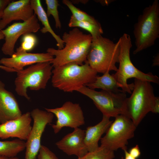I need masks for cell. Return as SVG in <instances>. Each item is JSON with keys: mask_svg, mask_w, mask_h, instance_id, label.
<instances>
[{"mask_svg": "<svg viewBox=\"0 0 159 159\" xmlns=\"http://www.w3.org/2000/svg\"><path fill=\"white\" fill-rule=\"evenodd\" d=\"M62 39L64 44L63 48H49L47 50V52L54 57L49 62L52 67L72 62L83 64L87 60L92 42L91 35L84 34L75 27L68 32H64Z\"/></svg>", "mask_w": 159, "mask_h": 159, "instance_id": "obj_1", "label": "cell"}, {"mask_svg": "<svg viewBox=\"0 0 159 159\" xmlns=\"http://www.w3.org/2000/svg\"><path fill=\"white\" fill-rule=\"evenodd\" d=\"M150 83L135 79L132 92L125 100L123 115L137 127L149 112H159V98L155 96Z\"/></svg>", "mask_w": 159, "mask_h": 159, "instance_id": "obj_2", "label": "cell"}, {"mask_svg": "<svg viewBox=\"0 0 159 159\" xmlns=\"http://www.w3.org/2000/svg\"><path fill=\"white\" fill-rule=\"evenodd\" d=\"M51 82L53 86L65 92L77 91L94 81L97 72L87 61L82 65L69 63L54 67Z\"/></svg>", "mask_w": 159, "mask_h": 159, "instance_id": "obj_3", "label": "cell"}, {"mask_svg": "<svg viewBox=\"0 0 159 159\" xmlns=\"http://www.w3.org/2000/svg\"><path fill=\"white\" fill-rule=\"evenodd\" d=\"M119 39V67L115 73L114 74L119 88L125 93L131 94L133 90L134 84H128L127 80L132 78L159 84V79L157 76L150 72L144 73L136 68L132 62L130 57V51L132 45L130 36L128 34L124 33Z\"/></svg>", "mask_w": 159, "mask_h": 159, "instance_id": "obj_4", "label": "cell"}, {"mask_svg": "<svg viewBox=\"0 0 159 159\" xmlns=\"http://www.w3.org/2000/svg\"><path fill=\"white\" fill-rule=\"evenodd\" d=\"M120 51L119 39L115 43L100 35L92 38L86 61L97 73L116 72V64L119 62Z\"/></svg>", "mask_w": 159, "mask_h": 159, "instance_id": "obj_5", "label": "cell"}, {"mask_svg": "<svg viewBox=\"0 0 159 159\" xmlns=\"http://www.w3.org/2000/svg\"><path fill=\"white\" fill-rule=\"evenodd\" d=\"M133 34L136 54L153 45L159 37V3L155 0L145 8L134 25Z\"/></svg>", "mask_w": 159, "mask_h": 159, "instance_id": "obj_6", "label": "cell"}, {"mask_svg": "<svg viewBox=\"0 0 159 159\" xmlns=\"http://www.w3.org/2000/svg\"><path fill=\"white\" fill-rule=\"evenodd\" d=\"M52 67L49 62H39L17 72L14 81L17 94L29 100L28 88L36 91L44 89L52 77Z\"/></svg>", "mask_w": 159, "mask_h": 159, "instance_id": "obj_7", "label": "cell"}, {"mask_svg": "<svg viewBox=\"0 0 159 159\" xmlns=\"http://www.w3.org/2000/svg\"><path fill=\"white\" fill-rule=\"evenodd\" d=\"M137 127L126 115H118L100 139V146L114 152L119 149H127L128 141L134 136Z\"/></svg>", "mask_w": 159, "mask_h": 159, "instance_id": "obj_8", "label": "cell"}, {"mask_svg": "<svg viewBox=\"0 0 159 159\" xmlns=\"http://www.w3.org/2000/svg\"><path fill=\"white\" fill-rule=\"evenodd\" d=\"M77 92L92 100L103 115L115 117L124 114L127 97L125 93L123 91L115 92L103 90L97 91L83 86Z\"/></svg>", "mask_w": 159, "mask_h": 159, "instance_id": "obj_9", "label": "cell"}, {"mask_svg": "<svg viewBox=\"0 0 159 159\" xmlns=\"http://www.w3.org/2000/svg\"><path fill=\"white\" fill-rule=\"evenodd\" d=\"M30 114L33 122L26 142L25 159H37L42 135L47 125L52 122L54 115L37 108L33 109Z\"/></svg>", "mask_w": 159, "mask_h": 159, "instance_id": "obj_10", "label": "cell"}, {"mask_svg": "<svg viewBox=\"0 0 159 159\" xmlns=\"http://www.w3.org/2000/svg\"><path fill=\"white\" fill-rule=\"evenodd\" d=\"M45 109L56 117L57 120L55 124L51 125L55 134L59 132L64 127L74 129L85 124L83 112L78 103L68 101L60 107Z\"/></svg>", "mask_w": 159, "mask_h": 159, "instance_id": "obj_11", "label": "cell"}, {"mask_svg": "<svg viewBox=\"0 0 159 159\" xmlns=\"http://www.w3.org/2000/svg\"><path fill=\"white\" fill-rule=\"evenodd\" d=\"M38 20L34 14L26 21L15 23L2 30L5 39V42L1 48L3 53L11 56L15 52L14 48L16 43L21 36L37 32L40 28Z\"/></svg>", "mask_w": 159, "mask_h": 159, "instance_id": "obj_12", "label": "cell"}, {"mask_svg": "<svg viewBox=\"0 0 159 159\" xmlns=\"http://www.w3.org/2000/svg\"><path fill=\"white\" fill-rule=\"evenodd\" d=\"M54 57L47 52L43 53H28L19 47L10 58L3 57L0 59V64L7 67L14 69L17 72L28 65L39 62H50Z\"/></svg>", "mask_w": 159, "mask_h": 159, "instance_id": "obj_13", "label": "cell"}, {"mask_svg": "<svg viewBox=\"0 0 159 159\" xmlns=\"http://www.w3.org/2000/svg\"><path fill=\"white\" fill-rule=\"evenodd\" d=\"M32 118L27 112L16 119L0 124V138H16L26 140L31 130Z\"/></svg>", "mask_w": 159, "mask_h": 159, "instance_id": "obj_14", "label": "cell"}, {"mask_svg": "<svg viewBox=\"0 0 159 159\" xmlns=\"http://www.w3.org/2000/svg\"><path fill=\"white\" fill-rule=\"evenodd\" d=\"M34 14L30 0L12 1L5 9L0 20V30H3L13 21H26Z\"/></svg>", "mask_w": 159, "mask_h": 159, "instance_id": "obj_15", "label": "cell"}, {"mask_svg": "<svg viewBox=\"0 0 159 159\" xmlns=\"http://www.w3.org/2000/svg\"><path fill=\"white\" fill-rule=\"evenodd\" d=\"M85 130L79 127L67 134L55 143L57 147L69 155H75L81 157L88 151L85 145Z\"/></svg>", "mask_w": 159, "mask_h": 159, "instance_id": "obj_16", "label": "cell"}, {"mask_svg": "<svg viewBox=\"0 0 159 159\" xmlns=\"http://www.w3.org/2000/svg\"><path fill=\"white\" fill-rule=\"evenodd\" d=\"M22 114L15 97L5 89L4 84L0 81V123L16 119Z\"/></svg>", "mask_w": 159, "mask_h": 159, "instance_id": "obj_17", "label": "cell"}, {"mask_svg": "<svg viewBox=\"0 0 159 159\" xmlns=\"http://www.w3.org/2000/svg\"><path fill=\"white\" fill-rule=\"evenodd\" d=\"M110 118L103 115L101 121L97 124L88 126L85 130L84 142L88 152L96 150L99 147L98 142L105 133L112 122Z\"/></svg>", "mask_w": 159, "mask_h": 159, "instance_id": "obj_18", "label": "cell"}, {"mask_svg": "<svg viewBox=\"0 0 159 159\" xmlns=\"http://www.w3.org/2000/svg\"><path fill=\"white\" fill-rule=\"evenodd\" d=\"M31 5L37 19L42 23L43 27L40 30L42 33H49L56 41L58 49L63 48L64 44L62 38L57 34L52 28L46 12L42 5L40 0H30Z\"/></svg>", "mask_w": 159, "mask_h": 159, "instance_id": "obj_19", "label": "cell"}, {"mask_svg": "<svg viewBox=\"0 0 159 159\" xmlns=\"http://www.w3.org/2000/svg\"><path fill=\"white\" fill-rule=\"evenodd\" d=\"M85 86L93 90L100 89L115 92L122 91L119 89V87L114 74H110L109 72L104 73L100 76H97L94 82Z\"/></svg>", "mask_w": 159, "mask_h": 159, "instance_id": "obj_20", "label": "cell"}, {"mask_svg": "<svg viewBox=\"0 0 159 159\" xmlns=\"http://www.w3.org/2000/svg\"><path fill=\"white\" fill-rule=\"evenodd\" d=\"M26 142L17 139L10 141L0 140V155L8 157H16L25 149Z\"/></svg>", "mask_w": 159, "mask_h": 159, "instance_id": "obj_21", "label": "cell"}, {"mask_svg": "<svg viewBox=\"0 0 159 159\" xmlns=\"http://www.w3.org/2000/svg\"><path fill=\"white\" fill-rule=\"evenodd\" d=\"M68 25L70 27H79L82 28L90 33L92 38H95L101 35L103 31L100 23L94 24L86 21H78L72 16Z\"/></svg>", "mask_w": 159, "mask_h": 159, "instance_id": "obj_22", "label": "cell"}, {"mask_svg": "<svg viewBox=\"0 0 159 159\" xmlns=\"http://www.w3.org/2000/svg\"><path fill=\"white\" fill-rule=\"evenodd\" d=\"M62 2L68 7L72 13V16L77 20L88 21L95 24L100 23L93 17L75 7L71 1L63 0Z\"/></svg>", "mask_w": 159, "mask_h": 159, "instance_id": "obj_23", "label": "cell"}, {"mask_svg": "<svg viewBox=\"0 0 159 159\" xmlns=\"http://www.w3.org/2000/svg\"><path fill=\"white\" fill-rule=\"evenodd\" d=\"M115 157L114 151L102 146L96 150L88 152L83 156L77 159H112Z\"/></svg>", "mask_w": 159, "mask_h": 159, "instance_id": "obj_24", "label": "cell"}, {"mask_svg": "<svg viewBox=\"0 0 159 159\" xmlns=\"http://www.w3.org/2000/svg\"><path fill=\"white\" fill-rule=\"evenodd\" d=\"M45 3L47 6L46 13L47 16L49 17L52 15L55 21L56 27L60 29L61 24L58 10V7L59 5L58 1L57 0H46Z\"/></svg>", "mask_w": 159, "mask_h": 159, "instance_id": "obj_25", "label": "cell"}, {"mask_svg": "<svg viewBox=\"0 0 159 159\" xmlns=\"http://www.w3.org/2000/svg\"><path fill=\"white\" fill-rule=\"evenodd\" d=\"M37 42V39L35 35L32 33L27 34L23 35L19 47L27 52L32 50L36 45Z\"/></svg>", "mask_w": 159, "mask_h": 159, "instance_id": "obj_26", "label": "cell"}, {"mask_svg": "<svg viewBox=\"0 0 159 159\" xmlns=\"http://www.w3.org/2000/svg\"><path fill=\"white\" fill-rule=\"evenodd\" d=\"M37 159H59L55 154L47 147L41 145Z\"/></svg>", "mask_w": 159, "mask_h": 159, "instance_id": "obj_27", "label": "cell"}, {"mask_svg": "<svg viewBox=\"0 0 159 159\" xmlns=\"http://www.w3.org/2000/svg\"><path fill=\"white\" fill-rule=\"evenodd\" d=\"M128 152L132 157L136 159L140 156L141 154L140 148L138 145H136L131 148Z\"/></svg>", "mask_w": 159, "mask_h": 159, "instance_id": "obj_28", "label": "cell"}, {"mask_svg": "<svg viewBox=\"0 0 159 159\" xmlns=\"http://www.w3.org/2000/svg\"><path fill=\"white\" fill-rule=\"evenodd\" d=\"M11 1V0H0V20L2 17L5 9Z\"/></svg>", "mask_w": 159, "mask_h": 159, "instance_id": "obj_29", "label": "cell"}, {"mask_svg": "<svg viewBox=\"0 0 159 159\" xmlns=\"http://www.w3.org/2000/svg\"><path fill=\"white\" fill-rule=\"evenodd\" d=\"M125 154V157H122L121 159H136L132 157L129 153L127 149H125L123 150Z\"/></svg>", "mask_w": 159, "mask_h": 159, "instance_id": "obj_30", "label": "cell"}, {"mask_svg": "<svg viewBox=\"0 0 159 159\" xmlns=\"http://www.w3.org/2000/svg\"><path fill=\"white\" fill-rule=\"evenodd\" d=\"M0 68L9 72H17V71L14 69L9 68L3 65H0Z\"/></svg>", "mask_w": 159, "mask_h": 159, "instance_id": "obj_31", "label": "cell"}, {"mask_svg": "<svg viewBox=\"0 0 159 159\" xmlns=\"http://www.w3.org/2000/svg\"><path fill=\"white\" fill-rule=\"evenodd\" d=\"M0 159H20L16 157H8L0 155Z\"/></svg>", "mask_w": 159, "mask_h": 159, "instance_id": "obj_32", "label": "cell"}, {"mask_svg": "<svg viewBox=\"0 0 159 159\" xmlns=\"http://www.w3.org/2000/svg\"><path fill=\"white\" fill-rule=\"evenodd\" d=\"M4 38V36L2 30H0V40Z\"/></svg>", "mask_w": 159, "mask_h": 159, "instance_id": "obj_33", "label": "cell"}, {"mask_svg": "<svg viewBox=\"0 0 159 159\" xmlns=\"http://www.w3.org/2000/svg\"></svg>", "mask_w": 159, "mask_h": 159, "instance_id": "obj_34", "label": "cell"}]
</instances>
